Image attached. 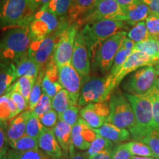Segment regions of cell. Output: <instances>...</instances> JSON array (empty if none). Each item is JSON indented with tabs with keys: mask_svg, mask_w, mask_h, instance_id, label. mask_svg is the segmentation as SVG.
I'll return each mask as SVG.
<instances>
[{
	"mask_svg": "<svg viewBox=\"0 0 159 159\" xmlns=\"http://www.w3.org/2000/svg\"><path fill=\"white\" fill-rule=\"evenodd\" d=\"M30 1L33 9L36 13L37 11L42 9L44 6L47 5L50 0H30Z\"/></svg>",
	"mask_w": 159,
	"mask_h": 159,
	"instance_id": "52",
	"label": "cell"
},
{
	"mask_svg": "<svg viewBox=\"0 0 159 159\" xmlns=\"http://www.w3.org/2000/svg\"><path fill=\"white\" fill-rule=\"evenodd\" d=\"M157 159H159V158H157Z\"/></svg>",
	"mask_w": 159,
	"mask_h": 159,
	"instance_id": "60",
	"label": "cell"
},
{
	"mask_svg": "<svg viewBox=\"0 0 159 159\" xmlns=\"http://www.w3.org/2000/svg\"><path fill=\"white\" fill-rule=\"evenodd\" d=\"M6 156L7 159H51L39 148L25 151L10 149Z\"/></svg>",
	"mask_w": 159,
	"mask_h": 159,
	"instance_id": "27",
	"label": "cell"
},
{
	"mask_svg": "<svg viewBox=\"0 0 159 159\" xmlns=\"http://www.w3.org/2000/svg\"><path fill=\"white\" fill-rule=\"evenodd\" d=\"M19 114L18 108L7 93L0 97V121L7 122Z\"/></svg>",
	"mask_w": 159,
	"mask_h": 159,
	"instance_id": "26",
	"label": "cell"
},
{
	"mask_svg": "<svg viewBox=\"0 0 159 159\" xmlns=\"http://www.w3.org/2000/svg\"><path fill=\"white\" fill-rule=\"evenodd\" d=\"M114 144L112 142L97 134L94 140L91 142L86 152L89 157L104 150H111V149L114 148Z\"/></svg>",
	"mask_w": 159,
	"mask_h": 159,
	"instance_id": "33",
	"label": "cell"
},
{
	"mask_svg": "<svg viewBox=\"0 0 159 159\" xmlns=\"http://www.w3.org/2000/svg\"><path fill=\"white\" fill-rule=\"evenodd\" d=\"M115 89L116 85L108 75L105 77H90L81 88L78 106L107 101Z\"/></svg>",
	"mask_w": 159,
	"mask_h": 159,
	"instance_id": "6",
	"label": "cell"
},
{
	"mask_svg": "<svg viewBox=\"0 0 159 159\" xmlns=\"http://www.w3.org/2000/svg\"><path fill=\"white\" fill-rule=\"evenodd\" d=\"M81 125H82V118H80L74 126L71 128V137L72 144L77 150H88L91 143L87 142L81 134Z\"/></svg>",
	"mask_w": 159,
	"mask_h": 159,
	"instance_id": "31",
	"label": "cell"
},
{
	"mask_svg": "<svg viewBox=\"0 0 159 159\" xmlns=\"http://www.w3.org/2000/svg\"><path fill=\"white\" fill-rule=\"evenodd\" d=\"M30 113V111L27 110L24 111L18 116L11 119L7 128V135L9 143L14 142L26 134V125Z\"/></svg>",
	"mask_w": 159,
	"mask_h": 159,
	"instance_id": "20",
	"label": "cell"
},
{
	"mask_svg": "<svg viewBox=\"0 0 159 159\" xmlns=\"http://www.w3.org/2000/svg\"><path fill=\"white\" fill-rule=\"evenodd\" d=\"M144 22L150 36L157 39L159 35V15L150 13Z\"/></svg>",
	"mask_w": 159,
	"mask_h": 159,
	"instance_id": "46",
	"label": "cell"
},
{
	"mask_svg": "<svg viewBox=\"0 0 159 159\" xmlns=\"http://www.w3.org/2000/svg\"><path fill=\"white\" fill-rule=\"evenodd\" d=\"M133 50H128V49H125L122 48L119 49V50L114 57V62H113V65L110 70V72L108 73V75L113 79V80H114L115 76L118 74L121 67L122 66V65L124 64V63L126 61V60L128 59V57L130 56Z\"/></svg>",
	"mask_w": 159,
	"mask_h": 159,
	"instance_id": "37",
	"label": "cell"
},
{
	"mask_svg": "<svg viewBox=\"0 0 159 159\" xmlns=\"http://www.w3.org/2000/svg\"><path fill=\"white\" fill-rule=\"evenodd\" d=\"M127 31L121 30L115 33L101 44L92 60L93 66L102 75H108L116 53L127 37Z\"/></svg>",
	"mask_w": 159,
	"mask_h": 159,
	"instance_id": "9",
	"label": "cell"
},
{
	"mask_svg": "<svg viewBox=\"0 0 159 159\" xmlns=\"http://www.w3.org/2000/svg\"><path fill=\"white\" fill-rule=\"evenodd\" d=\"M110 112L107 122L130 131L136 125V118L130 102L125 94L115 89L109 97Z\"/></svg>",
	"mask_w": 159,
	"mask_h": 159,
	"instance_id": "5",
	"label": "cell"
},
{
	"mask_svg": "<svg viewBox=\"0 0 159 159\" xmlns=\"http://www.w3.org/2000/svg\"><path fill=\"white\" fill-rule=\"evenodd\" d=\"M157 79L153 66H147L134 71L123 83L122 88L127 94L147 96L156 86Z\"/></svg>",
	"mask_w": 159,
	"mask_h": 159,
	"instance_id": "8",
	"label": "cell"
},
{
	"mask_svg": "<svg viewBox=\"0 0 159 159\" xmlns=\"http://www.w3.org/2000/svg\"><path fill=\"white\" fill-rule=\"evenodd\" d=\"M71 128L72 127L66 124L63 120L58 119L57 124L53 128V131L60 146L62 148L63 152L68 155L69 150L74 145L72 144L71 137Z\"/></svg>",
	"mask_w": 159,
	"mask_h": 159,
	"instance_id": "21",
	"label": "cell"
},
{
	"mask_svg": "<svg viewBox=\"0 0 159 159\" xmlns=\"http://www.w3.org/2000/svg\"><path fill=\"white\" fill-rule=\"evenodd\" d=\"M116 1L122 7H127V6L130 5L135 2L139 1V0H116Z\"/></svg>",
	"mask_w": 159,
	"mask_h": 159,
	"instance_id": "54",
	"label": "cell"
},
{
	"mask_svg": "<svg viewBox=\"0 0 159 159\" xmlns=\"http://www.w3.org/2000/svg\"><path fill=\"white\" fill-rule=\"evenodd\" d=\"M36 79L37 78H33V77L28 76L21 77L16 82L12 85V87L19 91L28 102L31 90L35 84Z\"/></svg>",
	"mask_w": 159,
	"mask_h": 159,
	"instance_id": "35",
	"label": "cell"
},
{
	"mask_svg": "<svg viewBox=\"0 0 159 159\" xmlns=\"http://www.w3.org/2000/svg\"><path fill=\"white\" fill-rule=\"evenodd\" d=\"M35 13L30 0H1L0 27H28Z\"/></svg>",
	"mask_w": 159,
	"mask_h": 159,
	"instance_id": "3",
	"label": "cell"
},
{
	"mask_svg": "<svg viewBox=\"0 0 159 159\" xmlns=\"http://www.w3.org/2000/svg\"><path fill=\"white\" fill-rule=\"evenodd\" d=\"M71 105H73L71 97L67 91L64 89L60 90L52 99V107L57 113V114H62Z\"/></svg>",
	"mask_w": 159,
	"mask_h": 159,
	"instance_id": "28",
	"label": "cell"
},
{
	"mask_svg": "<svg viewBox=\"0 0 159 159\" xmlns=\"http://www.w3.org/2000/svg\"><path fill=\"white\" fill-rule=\"evenodd\" d=\"M124 7L116 0H97L96 4L87 11L76 24L80 26L105 19L123 21Z\"/></svg>",
	"mask_w": 159,
	"mask_h": 159,
	"instance_id": "10",
	"label": "cell"
},
{
	"mask_svg": "<svg viewBox=\"0 0 159 159\" xmlns=\"http://www.w3.org/2000/svg\"><path fill=\"white\" fill-rule=\"evenodd\" d=\"M97 0H72L68 12L69 24L77 23L83 15L94 6Z\"/></svg>",
	"mask_w": 159,
	"mask_h": 159,
	"instance_id": "23",
	"label": "cell"
},
{
	"mask_svg": "<svg viewBox=\"0 0 159 159\" xmlns=\"http://www.w3.org/2000/svg\"><path fill=\"white\" fill-rule=\"evenodd\" d=\"M94 132L99 136L108 139L114 144L130 140L131 134L128 129L121 128L111 123L106 122L99 128L94 129Z\"/></svg>",
	"mask_w": 159,
	"mask_h": 159,
	"instance_id": "18",
	"label": "cell"
},
{
	"mask_svg": "<svg viewBox=\"0 0 159 159\" xmlns=\"http://www.w3.org/2000/svg\"><path fill=\"white\" fill-rule=\"evenodd\" d=\"M71 64L80 76L83 85L90 79V57L82 30H78L75 38Z\"/></svg>",
	"mask_w": 159,
	"mask_h": 159,
	"instance_id": "13",
	"label": "cell"
},
{
	"mask_svg": "<svg viewBox=\"0 0 159 159\" xmlns=\"http://www.w3.org/2000/svg\"><path fill=\"white\" fill-rule=\"evenodd\" d=\"M138 142H141L148 145L152 150L155 158H159V133L157 132L155 129L144 134Z\"/></svg>",
	"mask_w": 159,
	"mask_h": 159,
	"instance_id": "34",
	"label": "cell"
},
{
	"mask_svg": "<svg viewBox=\"0 0 159 159\" xmlns=\"http://www.w3.org/2000/svg\"><path fill=\"white\" fill-rule=\"evenodd\" d=\"M109 112L108 102L104 101L86 105L80 111V115L91 128L97 129L107 122Z\"/></svg>",
	"mask_w": 159,
	"mask_h": 159,
	"instance_id": "15",
	"label": "cell"
},
{
	"mask_svg": "<svg viewBox=\"0 0 159 159\" xmlns=\"http://www.w3.org/2000/svg\"><path fill=\"white\" fill-rule=\"evenodd\" d=\"M16 79L15 63L0 62V97L8 91Z\"/></svg>",
	"mask_w": 159,
	"mask_h": 159,
	"instance_id": "22",
	"label": "cell"
},
{
	"mask_svg": "<svg viewBox=\"0 0 159 159\" xmlns=\"http://www.w3.org/2000/svg\"><path fill=\"white\" fill-rule=\"evenodd\" d=\"M150 8L151 13L159 15V0H142Z\"/></svg>",
	"mask_w": 159,
	"mask_h": 159,
	"instance_id": "50",
	"label": "cell"
},
{
	"mask_svg": "<svg viewBox=\"0 0 159 159\" xmlns=\"http://www.w3.org/2000/svg\"><path fill=\"white\" fill-rule=\"evenodd\" d=\"M39 148L51 159H65L66 155L60 146L53 129L43 128L38 139Z\"/></svg>",
	"mask_w": 159,
	"mask_h": 159,
	"instance_id": "17",
	"label": "cell"
},
{
	"mask_svg": "<svg viewBox=\"0 0 159 159\" xmlns=\"http://www.w3.org/2000/svg\"><path fill=\"white\" fill-rule=\"evenodd\" d=\"M135 44H136V42H135V41L130 39L129 38L126 37L124 39V41H123L122 46H121V48L128 49V50H133Z\"/></svg>",
	"mask_w": 159,
	"mask_h": 159,
	"instance_id": "53",
	"label": "cell"
},
{
	"mask_svg": "<svg viewBox=\"0 0 159 159\" xmlns=\"http://www.w3.org/2000/svg\"><path fill=\"white\" fill-rule=\"evenodd\" d=\"M52 109V99L49 96H47V94L43 93L41 98L39 99V102L35 105L32 113H33L35 116L40 118L43 114H46V113L48 112Z\"/></svg>",
	"mask_w": 159,
	"mask_h": 159,
	"instance_id": "43",
	"label": "cell"
},
{
	"mask_svg": "<svg viewBox=\"0 0 159 159\" xmlns=\"http://www.w3.org/2000/svg\"><path fill=\"white\" fill-rule=\"evenodd\" d=\"M78 105H71L62 114H58V119L72 127L78 120Z\"/></svg>",
	"mask_w": 159,
	"mask_h": 159,
	"instance_id": "42",
	"label": "cell"
},
{
	"mask_svg": "<svg viewBox=\"0 0 159 159\" xmlns=\"http://www.w3.org/2000/svg\"><path fill=\"white\" fill-rule=\"evenodd\" d=\"M157 41H158V43H159V35H158V37H157Z\"/></svg>",
	"mask_w": 159,
	"mask_h": 159,
	"instance_id": "58",
	"label": "cell"
},
{
	"mask_svg": "<svg viewBox=\"0 0 159 159\" xmlns=\"http://www.w3.org/2000/svg\"><path fill=\"white\" fill-rule=\"evenodd\" d=\"M125 21L105 19L84 25L82 30L90 59L92 61L97 51L106 39L123 29L128 28Z\"/></svg>",
	"mask_w": 159,
	"mask_h": 159,
	"instance_id": "2",
	"label": "cell"
},
{
	"mask_svg": "<svg viewBox=\"0 0 159 159\" xmlns=\"http://www.w3.org/2000/svg\"><path fill=\"white\" fill-rule=\"evenodd\" d=\"M69 25L68 21L63 20L60 27L52 34L39 40H32L28 51V56L39 66L41 69H45L54 53L61 33Z\"/></svg>",
	"mask_w": 159,
	"mask_h": 159,
	"instance_id": "7",
	"label": "cell"
},
{
	"mask_svg": "<svg viewBox=\"0 0 159 159\" xmlns=\"http://www.w3.org/2000/svg\"><path fill=\"white\" fill-rule=\"evenodd\" d=\"M62 21L47 10L41 9L32 18L29 30L32 40H39L52 34L61 25Z\"/></svg>",
	"mask_w": 159,
	"mask_h": 159,
	"instance_id": "11",
	"label": "cell"
},
{
	"mask_svg": "<svg viewBox=\"0 0 159 159\" xmlns=\"http://www.w3.org/2000/svg\"><path fill=\"white\" fill-rule=\"evenodd\" d=\"M154 62L150 57L144 55V53L139 51H133L131 55L128 57L126 61L121 67L120 70L114 78L116 86L125 78L127 75L131 74L137 69L142 68L147 66H153Z\"/></svg>",
	"mask_w": 159,
	"mask_h": 159,
	"instance_id": "16",
	"label": "cell"
},
{
	"mask_svg": "<svg viewBox=\"0 0 159 159\" xmlns=\"http://www.w3.org/2000/svg\"><path fill=\"white\" fill-rule=\"evenodd\" d=\"M72 0H50L42 9L47 10L57 17H63L68 14Z\"/></svg>",
	"mask_w": 159,
	"mask_h": 159,
	"instance_id": "30",
	"label": "cell"
},
{
	"mask_svg": "<svg viewBox=\"0 0 159 159\" xmlns=\"http://www.w3.org/2000/svg\"><path fill=\"white\" fill-rule=\"evenodd\" d=\"M78 29L79 25L77 24H69L61 33L52 55L58 68L71 63L75 40Z\"/></svg>",
	"mask_w": 159,
	"mask_h": 159,
	"instance_id": "12",
	"label": "cell"
},
{
	"mask_svg": "<svg viewBox=\"0 0 159 159\" xmlns=\"http://www.w3.org/2000/svg\"><path fill=\"white\" fill-rule=\"evenodd\" d=\"M43 128L44 126L41 123L39 117L31 112L26 125V134L33 138L39 139Z\"/></svg>",
	"mask_w": 159,
	"mask_h": 159,
	"instance_id": "38",
	"label": "cell"
},
{
	"mask_svg": "<svg viewBox=\"0 0 159 159\" xmlns=\"http://www.w3.org/2000/svg\"><path fill=\"white\" fill-rule=\"evenodd\" d=\"M124 9L125 17L123 21L133 26L136 23L144 21L151 13L148 6L142 0H139L127 7H124Z\"/></svg>",
	"mask_w": 159,
	"mask_h": 159,
	"instance_id": "19",
	"label": "cell"
},
{
	"mask_svg": "<svg viewBox=\"0 0 159 159\" xmlns=\"http://www.w3.org/2000/svg\"><path fill=\"white\" fill-rule=\"evenodd\" d=\"M7 93L8 94L12 100L13 101V102L15 103V105H16L19 114L23 112L27 107V101L26 100L23 95L16 89L13 88L12 85Z\"/></svg>",
	"mask_w": 159,
	"mask_h": 159,
	"instance_id": "44",
	"label": "cell"
},
{
	"mask_svg": "<svg viewBox=\"0 0 159 159\" xmlns=\"http://www.w3.org/2000/svg\"><path fill=\"white\" fill-rule=\"evenodd\" d=\"M125 144L133 156L154 157V155L150 148L144 143L134 140L132 142L125 143Z\"/></svg>",
	"mask_w": 159,
	"mask_h": 159,
	"instance_id": "39",
	"label": "cell"
},
{
	"mask_svg": "<svg viewBox=\"0 0 159 159\" xmlns=\"http://www.w3.org/2000/svg\"><path fill=\"white\" fill-rule=\"evenodd\" d=\"M11 149L19 151H25L39 149V142L38 139L33 138L28 136L27 134H25L22 137L9 143Z\"/></svg>",
	"mask_w": 159,
	"mask_h": 159,
	"instance_id": "32",
	"label": "cell"
},
{
	"mask_svg": "<svg viewBox=\"0 0 159 159\" xmlns=\"http://www.w3.org/2000/svg\"><path fill=\"white\" fill-rule=\"evenodd\" d=\"M131 159H157L154 157H145V156H133Z\"/></svg>",
	"mask_w": 159,
	"mask_h": 159,
	"instance_id": "55",
	"label": "cell"
},
{
	"mask_svg": "<svg viewBox=\"0 0 159 159\" xmlns=\"http://www.w3.org/2000/svg\"><path fill=\"white\" fill-rule=\"evenodd\" d=\"M40 120L45 128L53 129L58 120V114L54 109H52L40 117Z\"/></svg>",
	"mask_w": 159,
	"mask_h": 159,
	"instance_id": "47",
	"label": "cell"
},
{
	"mask_svg": "<svg viewBox=\"0 0 159 159\" xmlns=\"http://www.w3.org/2000/svg\"><path fill=\"white\" fill-rule=\"evenodd\" d=\"M112 152L113 149L104 150L94 156H89V159H112Z\"/></svg>",
	"mask_w": 159,
	"mask_h": 159,
	"instance_id": "51",
	"label": "cell"
},
{
	"mask_svg": "<svg viewBox=\"0 0 159 159\" xmlns=\"http://www.w3.org/2000/svg\"><path fill=\"white\" fill-rule=\"evenodd\" d=\"M15 65L17 78L24 76L37 78L41 70L39 66L33 60H32L28 55L18 61L16 63H15Z\"/></svg>",
	"mask_w": 159,
	"mask_h": 159,
	"instance_id": "24",
	"label": "cell"
},
{
	"mask_svg": "<svg viewBox=\"0 0 159 159\" xmlns=\"http://www.w3.org/2000/svg\"><path fill=\"white\" fill-rule=\"evenodd\" d=\"M41 87H42V91L43 94H47L51 99L55 97L60 90L63 89L62 85L60 84L59 82L52 80L47 75H43L42 82H41Z\"/></svg>",
	"mask_w": 159,
	"mask_h": 159,
	"instance_id": "40",
	"label": "cell"
},
{
	"mask_svg": "<svg viewBox=\"0 0 159 159\" xmlns=\"http://www.w3.org/2000/svg\"><path fill=\"white\" fill-rule=\"evenodd\" d=\"M58 80L63 89L67 91L73 105H78V100L83 86L82 79L71 63L58 68Z\"/></svg>",
	"mask_w": 159,
	"mask_h": 159,
	"instance_id": "14",
	"label": "cell"
},
{
	"mask_svg": "<svg viewBox=\"0 0 159 159\" xmlns=\"http://www.w3.org/2000/svg\"><path fill=\"white\" fill-rule=\"evenodd\" d=\"M31 41L28 27L9 30L0 40V62L16 63L28 55Z\"/></svg>",
	"mask_w": 159,
	"mask_h": 159,
	"instance_id": "1",
	"label": "cell"
},
{
	"mask_svg": "<svg viewBox=\"0 0 159 159\" xmlns=\"http://www.w3.org/2000/svg\"><path fill=\"white\" fill-rule=\"evenodd\" d=\"M125 95L132 106L136 122V125L130 133L134 140L138 142L144 134L154 129L152 101L149 95L139 96L127 93Z\"/></svg>",
	"mask_w": 159,
	"mask_h": 159,
	"instance_id": "4",
	"label": "cell"
},
{
	"mask_svg": "<svg viewBox=\"0 0 159 159\" xmlns=\"http://www.w3.org/2000/svg\"><path fill=\"white\" fill-rule=\"evenodd\" d=\"M156 88L158 89V90L159 91V77H158V79H157V81H156Z\"/></svg>",
	"mask_w": 159,
	"mask_h": 159,
	"instance_id": "57",
	"label": "cell"
},
{
	"mask_svg": "<svg viewBox=\"0 0 159 159\" xmlns=\"http://www.w3.org/2000/svg\"><path fill=\"white\" fill-rule=\"evenodd\" d=\"M7 122L0 121V159H3L8 151L9 140L7 135Z\"/></svg>",
	"mask_w": 159,
	"mask_h": 159,
	"instance_id": "45",
	"label": "cell"
},
{
	"mask_svg": "<svg viewBox=\"0 0 159 159\" xmlns=\"http://www.w3.org/2000/svg\"><path fill=\"white\" fill-rule=\"evenodd\" d=\"M133 51H139L144 53L156 63L159 60V43L156 39L150 37L145 41L136 43Z\"/></svg>",
	"mask_w": 159,
	"mask_h": 159,
	"instance_id": "25",
	"label": "cell"
},
{
	"mask_svg": "<svg viewBox=\"0 0 159 159\" xmlns=\"http://www.w3.org/2000/svg\"><path fill=\"white\" fill-rule=\"evenodd\" d=\"M148 95L152 101V105L153 128L159 133V91L156 86Z\"/></svg>",
	"mask_w": 159,
	"mask_h": 159,
	"instance_id": "41",
	"label": "cell"
},
{
	"mask_svg": "<svg viewBox=\"0 0 159 159\" xmlns=\"http://www.w3.org/2000/svg\"><path fill=\"white\" fill-rule=\"evenodd\" d=\"M153 67H154L155 70H156V75H158V76H159V60H158V61H157L156 62L154 63Z\"/></svg>",
	"mask_w": 159,
	"mask_h": 159,
	"instance_id": "56",
	"label": "cell"
},
{
	"mask_svg": "<svg viewBox=\"0 0 159 159\" xmlns=\"http://www.w3.org/2000/svg\"><path fill=\"white\" fill-rule=\"evenodd\" d=\"M127 37L133 40L136 43L145 41L150 37L149 32L145 25L144 21H140L134 25L127 34Z\"/></svg>",
	"mask_w": 159,
	"mask_h": 159,
	"instance_id": "36",
	"label": "cell"
},
{
	"mask_svg": "<svg viewBox=\"0 0 159 159\" xmlns=\"http://www.w3.org/2000/svg\"><path fill=\"white\" fill-rule=\"evenodd\" d=\"M3 159H7V156H5L4 157V158Z\"/></svg>",
	"mask_w": 159,
	"mask_h": 159,
	"instance_id": "59",
	"label": "cell"
},
{
	"mask_svg": "<svg viewBox=\"0 0 159 159\" xmlns=\"http://www.w3.org/2000/svg\"><path fill=\"white\" fill-rule=\"evenodd\" d=\"M65 159H89V157L87 152L76 150V148L73 146L70 148L69 153Z\"/></svg>",
	"mask_w": 159,
	"mask_h": 159,
	"instance_id": "49",
	"label": "cell"
},
{
	"mask_svg": "<svg viewBox=\"0 0 159 159\" xmlns=\"http://www.w3.org/2000/svg\"><path fill=\"white\" fill-rule=\"evenodd\" d=\"M44 73L45 69H42L40 70L39 76H38L36 80H35V84L33 85V89H32L30 94L27 108V111H30V112L33 111V109H34L35 105H37V103L39 102V99L43 94L41 82H42V79L43 75H44Z\"/></svg>",
	"mask_w": 159,
	"mask_h": 159,
	"instance_id": "29",
	"label": "cell"
},
{
	"mask_svg": "<svg viewBox=\"0 0 159 159\" xmlns=\"http://www.w3.org/2000/svg\"><path fill=\"white\" fill-rule=\"evenodd\" d=\"M133 155L125 143L117 144L113 148L112 159H131Z\"/></svg>",
	"mask_w": 159,
	"mask_h": 159,
	"instance_id": "48",
	"label": "cell"
}]
</instances>
